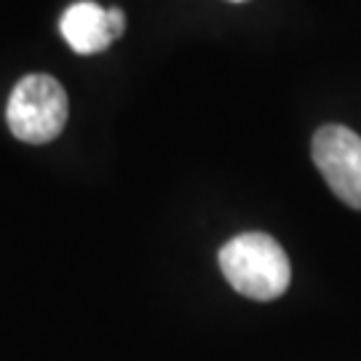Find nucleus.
I'll use <instances>...</instances> for the list:
<instances>
[{
  "mask_svg": "<svg viewBox=\"0 0 361 361\" xmlns=\"http://www.w3.org/2000/svg\"><path fill=\"white\" fill-rule=\"evenodd\" d=\"M6 121L16 140L27 145H46L56 140L67 123V94L51 75L32 73L13 86Z\"/></svg>",
  "mask_w": 361,
  "mask_h": 361,
  "instance_id": "obj_2",
  "label": "nucleus"
},
{
  "mask_svg": "<svg viewBox=\"0 0 361 361\" xmlns=\"http://www.w3.org/2000/svg\"><path fill=\"white\" fill-rule=\"evenodd\" d=\"M59 30H62V38L67 40V46L80 56L99 54L113 43L110 25H107V11L102 6L91 3V0L73 3L62 13Z\"/></svg>",
  "mask_w": 361,
  "mask_h": 361,
  "instance_id": "obj_4",
  "label": "nucleus"
},
{
  "mask_svg": "<svg viewBox=\"0 0 361 361\" xmlns=\"http://www.w3.org/2000/svg\"><path fill=\"white\" fill-rule=\"evenodd\" d=\"M313 164L332 193L361 209V137L340 123H326L313 134Z\"/></svg>",
  "mask_w": 361,
  "mask_h": 361,
  "instance_id": "obj_3",
  "label": "nucleus"
},
{
  "mask_svg": "<svg viewBox=\"0 0 361 361\" xmlns=\"http://www.w3.org/2000/svg\"><path fill=\"white\" fill-rule=\"evenodd\" d=\"M107 25H110V35H113V40L121 38L123 30H126V13L121 11V8H107Z\"/></svg>",
  "mask_w": 361,
  "mask_h": 361,
  "instance_id": "obj_5",
  "label": "nucleus"
},
{
  "mask_svg": "<svg viewBox=\"0 0 361 361\" xmlns=\"http://www.w3.org/2000/svg\"><path fill=\"white\" fill-rule=\"evenodd\" d=\"M219 268L228 284L249 300L268 302L286 292L292 281L289 257L268 233H241L219 249Z\"/></svg>",
  "mask_w": 361,
  "mask_h": 361,
  "instance_id": "obj_1",
  "label": "nucleus"
}]
</instances>
